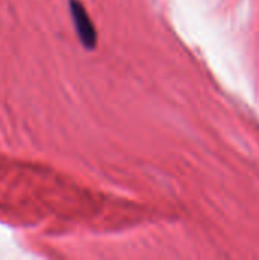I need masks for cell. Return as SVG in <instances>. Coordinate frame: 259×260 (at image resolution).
<instances>
[{
  "mask_svg": "<svg viewBox=\"0 0 259 260\" xmlns=\"http://www.w3.org/2000/svg\"><path fill=\"white\" fill-rule=\"evenodd\" d=\"M72 14H73V21L76 24L79 38L82 40L84 46L92 47L95 44L96 34H95L93 24H92L87 12L84 11V8L81 6V3L76 2V0H72Z\"/></svg>",
  "mask_w": 259,
  "mask_h": 260,
  "instance_id": "obj_1",
  "label": "cell"
}]
</instances>
